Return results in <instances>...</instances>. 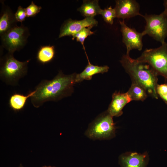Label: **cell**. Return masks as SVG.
Returning <instances> with one entry per match:
<instances>
[{"label": "cell", "mask_w": 167, "mask_h": 167, "mask_svg": "<svg viewBox=\"0 0 167 167\" xmlns=\"http://www.w3.org/2000/svg\"><path fill=\"white\" fill-rule=\"evenodd\" d=\"M14 15L16 21L21 22L24 21L27 17L25 8H23L21 6L18 7Z\"/></svg>", "instance_id": "23"}, {"label": "cell", "mask_w": 167, "mask_h": 167, "mask_svg": "<svg viewBox=\"0 0 167 167\" xmlns=\"http://www.w3.org/2000/svg\"><path fill=\"white\" fill-rule=\"evenodd\" d=\"M120 62L133 83L142 87L152 97L158 98L156 91L158 75L151 66L133 59L126 54L122 56Z\"/></svg>", "instance_id": "2"}, {"label": "cell", "mask_w": 167, "mask_h": 167, "mask_svg": "<svg viewBox=\"0 0 167 167\" xmlns=\"http://www.w3.org/2000/svg\"><path fill=\"white\" fill-rule=\"evenodd\" d=\"M41 6L36 5L32 1L31 3L25 8L27 17H33L38 14L41 10Z\"/></svg>", "instance_id": "21"}, {"label": "cell", "mask_w": 167, "mask_h": 167, "mask_svg": "<svg viewBox=\"0 0 167 167\" xmlns=\"http://www.w3.org/2000/svg\"><path fill=\"white\" fill-rule=\"evenodd\" d=\"M146 24L143 31L155 40L162 44L167 36V13L164 11L159 15H142Z\"/></svg>", "instance_id": "6"}, {"label": "cell", "mask_w": 167, "mask_h": 167, "mask_svg": "<svg viewBox=\"0 0 167 167\" xmlns=\"http://www.w3.org/2000/svg\"><path fill=\"white\" fill-rule=\"evenodd\" d=\"M29 35L27 27L22 24L17 25L1 36L2 44L9 53L13 54L25 45Z\"/></svg>", "instance_id": "7"}, {"label": "cell", "mask_w": 167, "mask_h": 167, "mask_svg": "<svg viewBox=\"0 0 167 167\" xmlns=\"http://www.w3.org/2000/svg\"><path fill=\"white\" fill-rule=\"evenodd\" d=\"M76 74L65 75L60 71L53 79L41 81L36 87L35 93L30 97L32 103L37 108L45 102L57 101L71 96L75 84Z\"/></svg>", "instance_id": "1"}, {"label": "cell", "mask_w": 167, "mask_h": 167, "mask_svg": "<svg viewBox=\"0 0 167 167\" xmlns=\"http://www.w3.org/2000/svg\"><path fill=\"white\" fill-rule=\"evenodd\" d=\"M157 94L167 105V84H158Z\"/></svg>", "instance_id": "22"}, {"label": "cell", "mask_w": 167, "mask_h": 167, "mask_svg": "<svg viewBox=\"0 0 167 167\" xmlns=\"http://www.w3.org/2000/svg\"><path fill=\"white\" fill-rule=\"evenodd\" d=\"M146 158V154L133 152L122 155L120 161L123 167H145Z\"/></svg>", "instance_id": "14"}, {"label": "cell", "mask_w": 167, "mask_h": 167, "mask_svg": "<svg viewBox=\"0 0 167 167\" xmlns=\"http://www.w3.org/2000/svg\"><path fill=\"white\" fill-rule=\"evenodd\" d=\"M136 59L149 65L167 82V43L165 42L157 48L145 49Z\"/></svg>", "instance_id": "4"}, {"label": "cell", "mask_w": 167, "mask_h": 167, "mask_svg": "<svg viewBox=\"0 0 167 167\" xmlns=\"http://www.w3.org/2000/svg\"><path fill=\"white\" fill-rule=\"evenodd\" d=\"M99 14L102 15L106 22L111 25L113 24L114 19L116 18L115 10L111 6L103 10L101 9Z\"/></svg>", "instance_id": "19"}, {"label": "cell", "mask_w": 167, "mask_h": 167, "mask_svg": "<svg viewBox=\"0 0 167 167\" xmlns=\"http://www.w3.org/2000/svg\"><path fill=\"white\" fill-rule=\"evenodd\" d=\"M114 8L116 18L123 20L137 15L142 16L139 13L140 6L139 3L134 0H118L115 1Z\"/></svg>", "instance_id": "10"}, {"label": "cell", "mask_w": 167, "mask_h": 167, "mask_svg": "<svg viewBox=\"0 0 167 167\" xmlns=\"http://www.w3.org/2000/svg\"><path fill=\"white\" fill-rule=\"evenodd\" d=\"M15 15L8 7L2 8L0 18V35L2 36L10 29L17 26Z\"/></svg>", "instance_id": "13"}, {"label": "cell", "mask_w": 167, "mask_h": 167, "mask_svg": "<svg viewBox=\"0 0 167 167\" xmlns=\"http://www.w3.org/2000/svg\"><path fill=\"white\" fill-rule=\"evenodd\" d=\"M121 25V31L122 36V42L126 48V54L129 55L130 51L133 49L139 51L142 49L143 44L142 38L145 35L143 31L138 32L135 29L128 27L124 20L119 21Z\"/></svg>", "instance_id": "8"}, {"label": "cell", "mask_w": 167, "mask_h": 167, "mask_svg": "<svg viewBox=\"0 0 167 167\" xmlns=\"http://www.w3.org/2000/svg\"><path fill=\"white\" fill-rule=\"evenodd\" d=\"M131 101L127 92L122 93L115 92L112 95V101L107 111L113 117L120 116L123 113L124 107Z\"/></svg>", "instance_id": "11"}, {"label": "cell", "mask_w": 167, "mask_h": 167, "mask_svg": "<svg viewBox=\"0 0 167 167\" xmlns=\"http://www.w3.org/2000/svg\"><path fill=\"white\" fill-rule=\"evenodd\" d=\"M35 92L34 90L27 95L17 93L14 94L11 96L9 99V104L10 107L15 111L21 109L25 106L28 99L31 97Z\"/></svg>", "instance_id": "16"}, {"label": "cell", "mask_w": 167, "mask_h": 167, "mask_svg": "<svg viewBox=\"0 0 167 167\" xmlns=\"http://www.w3.org/2000/svg\"><path fill=\"white\" fill-rule=\"evenodd\" d=\"M42 167H52L50 166H45Z\"/></svg>", "instance_id": "25"}, {"label": "cell", "mask_w": 167, "mask_h": 167, "mask_svg": "<svg viewBox=\"0 0 167 167\" xmlns=\"http://www.w3.org/2000/svg\"><path fill=\"white\" fill-rule=\"evenodd\" d=\"M92 28L91 27L84 28L72 37L73 40L76 38L77 41L81 43L85 51V49L84 43L85 39L88 36L91 35L94 33V32L92 31L91 30Z\"/></svg>", "instance_id": "20"}, {"label": "cell", "mask_w": 167, "mask_h": 167, "mask_svg": "<svg viewBox=\"0 0 167 167\" xmlns=\"http://www.w3.org/2000/svg\"><path fill=\"white\" fill-rule=\"evenodd\" d=\"M127 92L131 101H143L148 96V93L142 87L137 84L133 82Z\"/></svg>", "instance_id": "18"}, {"label": "cell", "mask_w": 167, "mask_h": 167, "mask_svg": "<svg viewBox=\"0 0 167 167\" xmlns=\"http://www.w3.org/2000/svg\"><path fill=\"white\" fill-rule=\"evenodd\" d=\"M115 129L113 117L106 111L91 122L85 134L92 139H108L115 136Z\"/></svg>", "instance_id": "5"}, {"label": "cell", "mask_w": 167, "mask_h": 167, "mask_svg": "<svg viewBox=\"0 0 167 167\" xmlns=\"http://www.w3.org/2000/svg\"><path fill=\"white\" fill-rule=\"evenodd\" d=\"M97 21L94 17H86L81 20L70 19L65 22L60 29L59 38L64 36L72 37L84 28L97 26Z\"/></svg>", "instance_id": "9"}, {"label": "cell", "mask_w": 167, "mask_h": 167, "mask_svg": "<svg viewBox=\"0 0 167 167\" xmlns=\"http://www.w3.org/2000/svg\"><path fill=\"white\" fill-rule=\"evenodd\" d=\"M86 54L88 60V64L81 73L76 74L75 78V83L80 82L84 80H90L93 75L107 72L109 69L107 66H99L92 65L90 63L86 53Z\"/></svg>", "instance_id": "12"}, {"label": "cell", "mask_w": 167, "mask_h": 167, "mask_svg": "<svg viewBox=\"0 0 167 167\" xmlns=\"http://www.w3.org/2000/svg\"><path fill=\"white\" fill-rule=\"evenodd\" d=\"M29 61L20 62L14 58L13 54L8 53L2 59L0 78L8 84L16 85L27 74Z\"/></svg>", "instance_id": "3"}, {"label": "cell", "mask_w": 167, "mask_h": 167, "mask_svg": "<svg viewBox=\"0 0 167 167\" xmlns=\"http://www.w3.org/2000/svg\"><path fill=\"white\" fill-rule=\"evenodd\" d=\"M19 167H23L21 165Z\"/></svg>", "instance_id": "26"}, {"label": "cell", "mask_w": 167, "mask_h": 167, "mask_svg": "<svg viewBox=\"0 0 167 167\" xmlns=\"http://www.w3.org/2000/svg\"><path fill=\"white\" fill-rule=\"evenodd\" d=\"M101 9L98 0H85L78 10L85 18L94 17L100 14Z\"/></svg>", "instance_id": "15"}, {"label": "cell", "mask_w": 167, "mask_h": 167, "mask_svg": "<svg viewBox=\"0 0 167 167\" xmlns=\"http://www.w3.org/2000/svg\"><path fill=\"white\" fill-rule=\"evenodd\" d=\"M163 4L165 8L164 11L167 13V0L164 1Z\"/></svg>", "instance_id": "24"}, {"label": "cell", "mask_w": 167, "mask_h": 167, "mask_svg": "<svg viewBox=\"0 0 167 167\" xmlns=\"http://www.w3.org/2000/svg\"><path fill=\"white\" fill-rule=\"evenodd\" d=\"M55 51L54 46L50 45L41 46L37 52L36 58L39 62L43 64L47 63L54 58Z\"/></svg>", "instance_id": "17"}]
</instances>
